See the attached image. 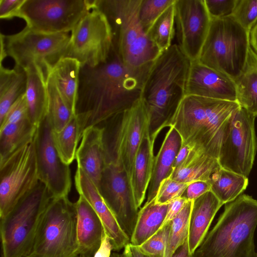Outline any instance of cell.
<instances>
[{"instance_id":"6da1fadb","label":"cell","mask_w":257,"mask_h":257,"mask_svg":"<svg viewBox=\"0 0 257 257\" xmlns=\"http://www.w3.org/2000/svg\"><path fill=\"white\" fill-rule=\"evenodd\" d=\"M153 62L140 68L126 65L113 47L106 61L81 67L76 116L83 133L132 107L141 99Z\"/></svg>"},{"instance_id":"7a4b0ae2","label":"cell","mask_w":257,"mask_h":257,"mask_svg":"<svg viewBox=\"0 0 257 257\" xmlns=\"http://www.w3.org/2000/svg\"><path fill=\"white\" fill-rule=\"evenodd\" d=\"M191 62L177 44H172L152 63L141 100L149 117L150 135L155 141L186 95Z\"/></svg>"},{"instance_id":"3957f363","label":"cell","mask_w":257,"mask_h":257,"mask_svg":"<svg viewBox=\"0 0 257 257\" xmlns=\"http://www.w3.org/2000/svg\"><path fill=\"white\" fill-rule=\"evenodd\" d=\"M231 101L186 95L168 122L180 135L182 144L218 160L234 115L240 107Z\"/></svg>"},{"instance_id":"277c9868","label":"cell","mask_w":257,"mask_h":257,"mask_svg":"<svg viewBox=\"0 0 257 257\" xmlns=\"http://www.w3.org/2000/svg\"><path fill=\"white\" fill-rule=\"evenodd\" d=\"M257 200L241 194L225 204L214 227L191 257H256Z\"/></svg>"},{"instance_id":"5b68a950","label":"cell","mask_w":257,"mask_h":257,"mask_svg":"<svg viewBox=\"0 0 257 257\" xmlns=\"http://www.w3.org/2000/svg\"><path fill=\"white\" fill-rule=\"evenodd\" d=\"M142 0H96L111 27L113 47L126 65L140 68L161 54L144 30L139 12Z\"/></svg>"},{"instance_id":"8992f818","label":"cell","mask_w":257,"mask_h":257,"mask_svg":"<svg viewBox=\"0 0 257 257\" xmlns=\"http://www.w3.org/2000/svg\"><path fill=\"white\" fill-rule=\"evenodd\" d=\"M0 38V64L9 56L15 67L25 72L37 69L47 78L58 62L66 57L70 33H46L26 26L14 34L1 33Z\"/></svg>"},{"instance_id":"52a82bcc","label":"cell","mask_w":257,"mask_h":257,"mask_svg":"<svg viewBox=\"0 0 257 257\" xmlns=\"http://www.w3.org/2000/svg\"><path fill=\"white\" fill-rule=\"evenodd\" d=\"M250 47L249 34L232 16L213 19L198 60L235 82L244 70Z\"/></svg>"},{"instance_id":"ba28073f","label":"cell","mask_w":257,"mask_h":257,"mask_svg":"<svg viewBox=\"0 0 257 257\" xmlns=\"http://www.w3.org/2000/svg\"><path fill=\"white\" fill-rule=\"evenodd\" d=\"M77 214L68 196L53 197L39 224L27 257H78Z\"/></svg>"},{"instance_id":"9c48e42d","label":"cell","mask_w":257,"mask_h":257,"mask_svg":"<svg viewBox=\"0 0 257 257\" xmlns=\"http://www.w3.org/2000/svg\"><path fill=\"white\" fill-rule=\"evenodd\" d=\"M53 198L39 181L28 195L1 218L2 257L29 255L40 220Z\"/></svg>"},{"instance_id":"30bf717a","label":"cell","mask_w":257,"mask_h":257,"mask_svg":"<svg viewBox=\"0 0 257 257\" xmlns=\"http://www.w3.org/2000/svg\"><path fill=\"white\" fill-rule=\"evenodd\" d=\"M99 126L103 129L106 164L113 162L123 168L130 182L137 153L144 135L149 131V117L144 102L141 99L128 109Z\"/></svg>"},{"instance_id":"8fae6325","label":"cell","mask_w":257,"mask_h":257,"mask_svg":"<svg viewBox=\"0 0 257 257\" xmlns=\"http://www.w3.org/2000/svg\"><path fill=\"white\" fill-rule=\"evenodd\" d=\"M96 7V0H26L18 18L36 31L71 33L80 20Z\"/></svg>"},{"instance_id":"7c38bea8","label":"cell","mask_w":257,"mask_h":257,"mask_svg":"<svg viewBox=\"0 0 257 257\" xmlns=\"http://www.w3.org/2000/svg\"><path fill=\"white\" fill-rule=\"evenodd\" d=\"M39 182L33 139L0 161V218L7 215Z\"/></svg>"},{"instance_id":"4fadbf2b","label":"cell","mask_w":257,"mask_h":257,"mask_svg":"<svg viewBox=\"0 0 257 257\" xmlns=\"http://www.w3.org/2000/svg\"><path fill=\"white\" fill-rule=\"evenodd\" d=\"M113 48L108 20L97 7L87 13L70 33L66 57L81 66L95 67L106 61Z\"/></svg>"},{"instance_id":"5bb4252c","label":"cell","mask_w":257,"mask_h":257,"mask_svg":"<svg viewBox=\"0 0 257 257\" xmlns=\"http://www.w3.org/2000/svg\"><path fill=\"white\" fill-rule=\"evenodd\" d=\"M255 118L241 107L235 112L218 158L222 168L246 177L249 175L257 148Z\"/></svg>"},{"instance_id":"9a60e30c","label":"cell","mask_w":257,"mask_h":257,"mask_svg":"<svg viewBox=\"0 0 257 257\" xmlns=\"http://www.w3.org/2000/svg\"><path fill=\"white\" fill-rule=\"evenodd\" d=\"M47 115L37 126L34 138L39 181L53 197L68 196L71 188L69 165L63 162L55 147Z\"/></svg>"},{"instance_id":"2e32d148","label":"cell","mask_w":257,"mask_h":257,"mask_svg":"<svg viewBox=\"0 0 257 257\" xmlns=\"http://www.w3.org/2000/svg\"><path fill=\"white\" fill-rule=\"evenodd\" d=\"M98 190L120 226L130 238L139 210L136 207L125 171L113 162L107 163Z\"/></svg>"},{"instance_id":"e0dca14e","label":"cell","mask_w":257,"mask_h":257,"mask_svg":"<svg viewBox=\"0 0 257 257\" xmlns=\"http://www.w3.org/2000/svg\"><path fill=\"white\" fill-rule=\"evenodd\" d=\"M174 6L177 45L191 61L197 60L211 20L204 0H176Z\"/></svg>"},{"instance_id":"ac0fdd59","label":"cell","mask_w":257,"mask_h":257,"mask_svg":"<svg viewBox=\"0 0 257 257\" xmlns=\"http://www.w3.org/2000/svg\"><path fill=\"white\" fill-rule=\"evenodd\" d=\"M186 95H194L220 100L237 101L235 82L218 71L191 61Z\"/></svg>"},{"instance_id":"d6986e66","label":"cell","mask_w":257,"mask_h":257,"mask_svg":"<svg viewBox=\"0 0 257 257\" xmlns=\"http://www.w3.org/2000/svg\"><path fill=\"white\" fill-rule=\"evenodd\" d=\"M74 182L79 195H82L89 202L99 217L104 233L110 239L112 250L119 251L124 248L130 243V237L120 226L96 186L78 166Z\"/></svg>"},{"instance_id":"ffe728a7","label":"cell","mask_w":257,"mask_h":257,"mask_svg":"<svg viewBox=\"0 0 257 257\" xmlns=\"http://www.w3.org/2000/svg\"><path fill=\"white\" fill-rule=\"evenodd\" d=\"M76 160L77 166L98 189L106 165L102 127L90 126L84 129L77 150Z\"/></svg>"},{"instance_id":"44dd1931","label":"cell","mask_w":257,"mask_h":257,"mask_svg":"<svg viewBox=\"0 0 257 257\" xmlns=\"http://www.w3.org/2000/svg\"><path fill=\"white\" fill-rule=\"evenodd\" d=\"M75 204L79 256L93 257L100 247L105 233L102 222L82 195H79Z\"/></svg>"},{"instance_id":"7402d4cb","label":"cell","mask_w":257,"mask_h":257,"mask_svg":"<svg viewBox=\"0 0 257 257\" xmlns=\"http://www.w3.org/2000/svg\"><path fill=\"white\" fill-rule=\"evenodd\" d=\"M182 145V138L178 132L173 127H169L160 150L154 157L146 202L156 197L162 181L171 175L176 158Z\"/></svg>"},{"instance_id":"603a6c76","label":"cell","mask_w":257,"mask_h":257,"mask_svg":"<svg viewBox=\"0 0 257 257\" xmlns=\"http://www.w3.org/2000/svg\"><path fill=\"white\" fill-rule=\"evenodd\" d=\"M223 205L211 191L193 200L188 237L191 254L204 238L216 213Z\"/></svg>"},{"instance_id":"cb8c5ba5","label":"cell","mask_w":257,"mask_h":257,"mask_svg":"<svg viewBox=\"0 0 257 257\" xmlns=\"http://www.w3.org/2000/svg\"><path fill=\"white\" fill-rule=\"evenodd\" d=\"M155 141L148 131L141 142L133 165L130 183L138 209L145 198L152 175Z\"/></svg>"},{"instance_id":"d4e9b609","label":"cell","mask_w":257,"mask_h":257,"mask_svg":"<svg viewBox=\"0 0 257 257\" xmlns=\"http://www.w3.org/2000/svg\"><path fill=\"white\" fill-rule=\"evenodd\" d=\"M221 167L217 159L193 147L186 160L173 170L170 177L185 183L209 181L212 175Z\"/></svg>"},{"instance_id":"484cf974","label":"cell","mask_w":257,"mask_h":257,"mask_svg":"<svg viewBox=\"0 0 257 257\" xmlns=\"http://www.w3.org/2000/svg\"><path fill=\"white\" fill-rule=\"evenodd\" d=\"M81 67L76 59L65 57L58 62L51 72L62 97L75 116Z\"/></svg>"},{"instance_id":"4316f807","label":"cell","mask_w":257,"mask_h":257,"mask_svg":"<svg viewBox=\"0 0 257 257\" xmlns=\"http://www.w3.org/2000/svg\"><path fill=\"white\" fill-rule=\"evenodd\" d=\"M26 72L27 80L25 96L28 118L33 124L37 126L47 114L46 78L42 71L36 68Z\"/></svg>"},{"instance_id":"83f0119b","label":"cell","mask_w":257,"mask_h":257,"mask_svg":"<svg viewBox=\"0 0 257 257\" xmlns=\"http://www.w3.org/2000/svg\"><path fill=\"white\" fill-rule=\"evenodd\" d=\"M168 207V204H157L155 198L146 202L139 211L130 243L135 246H140L155 234L164 221Z\"/></svg>"},{"instance_id":"f1b7e54d","label":"cell","mask_w":257,"mask_h":257,"mask_svg":"<svg viewBox=\"0 0 257 257\" xmlns=\"http://www.w3.org/2000/svg\"><path fill=\"white\" fill-rule=\"evenodd\" d=\"M235 82L237 102L241 107L257 117V54L251 46L244 70Z\"/></svg>"},{"instance_id":"f546056e","label":"cell","mask_w":257,"mask_h":257,"mask_svg":"<svg viewBox=\"0 0 257 257\" xmlns=\"http://www.w3.org/2000/svg\"><path fill=\"white\" fill-rule=\"evenodd\" d=\"M27 76L24 70L0 64V123L14 102L25 93Z\"/></svg>"},{"instance_id":"4dcf8cb0","label":"cell","mask_w":257,"mask_h":257,"mask_svg":"<svg viewBox=\"0 0 257 257\" xmlns=\"http://www.w3.org/2000/svg\"><path fill=\"white\" fill-rule=\"evenodd\" d=\"M37 127L27 117L0 128V161L32 141Z\"/></svg>"},{"instance_id":"1f68e13d","label":"cell","mask_w":257,"mask_h":257,"mask_svg":"<svg viewBox=\"0 0 257 257\" xmlns=\"http://www.w3.org/2000/svg\"><path fill=\"white\" fill-rule=\"evenodd\" d=\"M209 182L211 191L223 204L235 200L246 189L247 177L221 167L214 173Z\"/></svg>"},{"instance_id":"d6a6232c","label":"cell","mask_w":257,"mask_h":257,"mask_svg":"<svg viewBox=\"0 0 257 257\" xmlns=\"http://www.w3.org/2000/svg\"><path fill=\"white\" fill-rule=\"evenodd\" d=\"M82 134L76 116H74L61 131H52L55 147L65 164L70 165L76 159L78 144Z\"/></svg>"},{"instance_id":"836d02e7","label":"cell","mask_w":257,"mask_h":257,"mask_svg":"<svg viewBox=\"0 0 257 257\" xmlns=\"http://www.w3.org/2000/svg\"><path fill=\"white\" fill-rule=\"evenodd\" d=\"M46 85L48 94L47 116L53 131L59 132L63 129L75 115L62 97L52 72L47 77Z\"/></svg>"},{"instance_id":"e575fe53","label":"cell","mask_w":257,"mask_h":257,"mask_svg":"<svg viewBox=\"0 0 257 257\" xmlns=\"http://www.w3.org/2000/svg\"><path fill=\"white\" fill-rule=\"evenodd\" d=\"M174 4L159 17L147 33L149 39L161 52L172 45V41L175 35Z\"/></svg>"},{"instance_id":"d590c367","label":"cell","mask_w":257,"mask_h":257,"mask_svg":"<svg viewBox=\"0 0 257 257\" xmlns=\"http://www.w3.org/2000/svg\"><path fill=\"white\" fill-rule=\"evenodd\" d=\"M193 202V200H189L171 221V229L164 257H171L175 251L188 239Z\"/></svg>"},{"instance_id":"8d00e7d4","label":"cell","mask_w":257,"mask_h":257,"mask_svg":"<svg viewBox=\"0 0 257 257\" xmlns=\"http://www.w3.org/2000/svg\"><path fill=\"white\" fill-rule=\"evenodd\" d=\"M176 0H142L139 16L141 24L147 33L159 17Z\"/></svg>"},{"instance_id":"74e56055","label":"cell","mask_w":257,"mask_h":257,"mask_svg":"<svg viewBox=\"0 0 257 257\" xmlns=\"http://www.w3.org/2000/svg\"><path fill=\"white\" fill-rule=\"evenodd\" d=\"M232 16L250 34L257 22V0H236Z\"/></svg>"},{"instance_id":"f35d334b","label":"cell","mask_w":257,"mask_h":257,"mask_svg":"<svg viewBox=\"0 0 257 257\" xmlns=\"http://www.w3.org/2000/svg\"><path fill=\"white\" fill-rule=\"evenodd\" d=\"M170 229L171 222L160 229L138 247L141 251L147 254L164 257Z\"/></svg>"},{"instance_id":"ab89813d","label":"cell","mask_w":257,"mask_h":257,"mask_svg":"<svg viewBox=\"0 0 257 257\" xmlns=\"http://www.w3.org/2000/svg\"><path fill=\"white\" fill-rule=\"evenodd\" d=\"M189 183L174 180L170 177L162 181L155 198L158 204H169L174 199L181 197Z\"/></svg>"},{"instance_id":"60d3db41","label":"cell","mask_w":257,"mask_h":257,"mask_svg":"<svg viewBox=\"0 0 257 257\" xmlns=\"http://www.w3.org/2000/svg\"><path fill=\"white\" fill-rule=\"evenodd\" d=\"M236 0H204L211 19H221L232 15Z\"/></svg>"},{"instance_id":"b9f144b4","label":"cell","mask_w":257,"mask_h":257,"mask_svg":"<svg viewBox=\"0 0 257 257\" xmlns=\"http://www.w3.org/2000/svg\"><path fill=\"white\" fill-rule=\"evenodd\" d=\"M27 117H28V112L25 93L10 107L3 120L0 123V128L10 123H16Z\"/></svg>"},{"instance_id":"7bdbcfd3","label":"cell","mask_w":257,"mask_h":257,"mask_svg":"<svg viewBox=\"0 0 257 257\" xmlns=\"http://www.w3.org/2000/svg\"><path fill=\"white\" fill-rule=\"evenodd\" d=\"M211 184L207 181H197L189 183L181 197L188 200H194L211 191Z\"/></svg>"},{"instance_id":"ee69618b","label":"cell","mask_w":257,"mask_h":257,"mask_svg":"<svg viewBox=\"0 0 257 257\" xmlns=\"http://www.w3.org/2000/svg\"><path fill=\"white\" fill-rule=\"evenodd\" d=\"M26 0H0V18L11 19L18 17L20 10Z\"/></svg>"},{"instance_id":"f6af8a7d","label":"cell","mask_w":257,"mask_h":257,"mask_svg":"<svg viewBox=\"0 0 257 257\" xmlns=\"http://www.w3.org/2000/svg\"><path fill=\"white\" fill-rule=\"evenodd\" d=\"M189 201L185 198L180 197L171 201L168 204L167 214L161 228L170 223L183 209Z\"/></svg>"},{"instance_id":"bcb514c9","label":"cell","mask_w":257,"mask_h":257,"mask_svg":"<svg viewBox=\"0 0 257 257\" xmlns=\"http://www.w3.org/2000/svg\"><path fill=\"white\" fill-rule=\"evenodd\" d=\"M112 250L110 239L104 233L100 247L93 257H109Z\"/></svg>"},{"instance_id":"7dc6e473","label":"cell","mask_w":257,"mask_h":257,"mask_svg":"<svg viewBox=\"0 0 257 257\" xmlns=\"http://www.w3.org/2000/svg\"><path fill=\"white\" fill-rule=\"evenodd\" d=\"M193 147L189 145L182 144L177 155L173 166V170L180 165L188 157Z\"/></svg>"},{"instance_id":"c3c4849f","label":"cell","mask_w":257,"mask_h":257,"mask_svg":"<svg viewBox=\"0 0 257 257\" xmlns=\"http://www.w3.org/2000/svg\"><path fill=\"white\" fill-rule=\"evenodd\" d=\"M123 254L125 257H158L150 255L141 251L138 246L132 244L131 243L127 244L124 247Z\"/></svg>"},{"instance_id":"681fc988","label":"cell","mask_w":257,"mask_h":257,"mask_svg":"<svg viewBox=\"0 0 257 257\" xmlns=\"http://www.w3.org/2000/svg\"><path fill=\"white\" fill-rule=\"evenodd\" d=\"M191 255L189 251L187 239L182 245L175 251L171 257H191Z\"/></svg>"},{"instance_id":"f907efd6","label":"cell","mask_w":257,"mask_h":257,"mask_svg":"<svg viewBox=\"0 0 257 257\" xmlns=\"http://www.w3.org/2000/svg\"><path fill=\"white\" fill-rule=\"evenodd\" d=\"M249 41L251 47L257 54V22L250 32Z\"/></svg>"},{"instance_id":"816d5d0a","label":"cell","mask_w":257,"mask_h":257,"mask_svg":"<svg viewBox=\"0 0 257 257\" xmlns=\"http://www.w3.org/2000/svg\"><path fill=\"white\" fill-rule=\"evenodd\" d=\"M109 257H125L124 255L122 253L120 254L116 252H111Z\"/></svg>"},{"instance_id":"f5cc1de1","label":"cell","mask_w":257,"mask_h":257,"mask_svg":"<svg viewBox=\"0 0 257 257\" xmlns=\"http://www.w3.org/2000/svg\"><path fill=\"white\" fill-rule=\"evenodd\" d=\"M78 257H84V256H79Z\"/></svg>"},{"instance_id":"db71d44e","label":"cell","mask_w":257,"mask_h":257,"mask_svg":"<svg viewBox=\"0 0 257 257\" xmlns=\"http://www.w3.org/2000/svg\"><path fill=\"white\" fill-rule=\"evenodd\" d=\"M256 257H257V253H256Z\"/></svg>"},{"instance_id":"11a10c76","label":"cell","mask_w":257,"mask_h":257,"mask_svg":"<svg viewBox=\"0 0 257 257\" xmlns=\"http://www.w3.org/2000/svg\"></svg>"}]
</instances>
